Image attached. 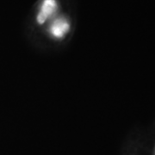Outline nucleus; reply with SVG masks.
Segmentation results:
<instances>
[{
  "label": "nucleus",
  "instance_id": "obj_1",
  "mask_svg": "<svg viewBox=\"0 0 155 155\" xmlns=\"http://www.w3.org/2000/svg\"><path fill=\"white\" fill-rule=\"evenodd\" d=\"M56 7H57V4L55 0H44L41 8V11L37 16V22L40 24L44 23L46 20L55 12Z\"/></svg>",
  "mask_w": 155,
  "mask_h": 155
},
{
  "label": "nucleus",
  "instance_id": "obj_2",
  "mask_svg": "<svg viewBox=\"0 0 155 155\" xmlns=\"http://www.w3.org/2000/svg\"><path fill=\"white\" fill-rule=\"evenodd\" d=\"M69 28H70L69 22L64 18H59L52 23L50 32L54 36L60 38L64 36L68 32Z\"/></svg>",
  "mask_w": 155,
  "mask_h": 155
}]
</instances>
